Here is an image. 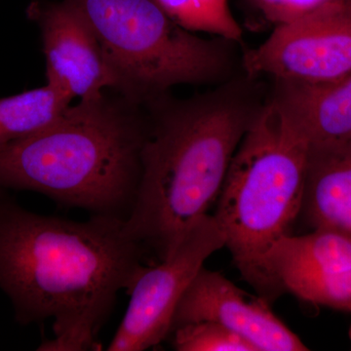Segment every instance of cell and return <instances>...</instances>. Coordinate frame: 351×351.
Wrapping results in <instances>:
<instances>
[{
  "instance_id": "obj_1",
  "label": "cell",
  "mask_w": 351,
  "mask_h": 351,
  "mask_svg": "<svg viewBox=\"0 0 351 351\" xmlns=\"http://www.w3.org/2000/svg\"><path fill=\"white\" fill-rule=\"evenodd\" d=\"M124 221L32 213L0 193V289L22 324L52 319L55 338L38 350H93L117 295L144 267Z\"/></svg>"
},
{
  "instance_id": "obj_2",
  "label": "cell",
  "mask_w": 351,
  "mask_h": 351,
  "mask_svg": "<svg viewBox=\"0 0 351 351\" xmlns=\"http://www.w3.org/2000/svg\"><path fill=\"white\" fill-rule=\"evenodd\" d=\"M246 75L211 91L145 104L141 176L124 232L161 262L218 200L233 156L263 103Z\"/></svg>"
},
{
  "instance_id": "obj_3",
  "label": "cell",
  "mask_w": 351,
  "mask_h": 351,
  "mask_svg": "<svg viewBox=\"0 0 351 351\" xmlns=\"http://www.w3.org/2000/svg\"><path fill=\"white\" fill-rule=\"evenodd\" d=\"M147 126L145 105L113 90L80 101L44 130L0 145V189L36 191L64 206L126 219Z\"/></svg>"
},
{
  "instance_id": "obj_4",
  "label": "cell",
  "mask_w": 351,
  "mask_h": 351,
  "mask_svg": "<svg viewBox=\"0 0 351 351\" xmlns=\"http://www.w3.org/2000/svg\"><path fill=\"white\" fill-rule=\"evenodd\" d=\"M309 143L265 100L237 147L213 216L242 276L262 297L279 293L265 269L269 251L301 215Z\"/></svg>"
},
{
  "instance_id": "obj_5",
  "label": "cell",
  "mask_w": 351,
  "mask_h": 351,
  "mask_svg": "<svg viewBox=\"0 0 351 351\" xmlns=\"http://www.w3.org/2000/svg\"><path fill=\"white\" fill-rule=\"evenodd\" d=\"M93 27L115 78L113 91L138 104L176 85L221 84L233 77V46L202 38L154 0H75Z\"/></svg>"
},
{
  "instance_id": "obj_6",
  "label": "cell",
  "mask_w": 351,
  "mask_h": 351,
  "mask_svg": "<svg viewBox=\"0 0 351 351\" xmlns=\"http://www.w3.org/2000/svg\"><path fill=\"white\" fill-rule=\"evenodd\" d=\"M225 246L221 226L207 214L189 228L167 258L144 265L127 290L128 308L108 350L143 351L167 338L176 307L189 284L205 261Z\"/></svg>"
},
{
  "instance_id": "obj_7",
  "label": "cell",
  "mask_w": 351,
  "mask_h": 351,
  "mask_svg": "<svg viewBox=\"0 0 351 351\" xmlns=\"http://www.w3.org/2000/svg\"><path fill=\"white\" fill-rule=\"evenodd\" d=\"M244 75L274 82L317 85L351 73V0L348 3L274 27L241 60Z\"/></svg>"
},
{
  "instance_id": "obj_8",
  "label": "cell",
  "mask_w": 351,
  "mask_h": 351,
  "mask_svg": "<svg viewBox=\"0 0 351 351\" xmlns=\"http://www.w3.org/2000/svg\"><path fill=\"white\" fill-rule=\"evenodd\" d=\"M27 16L40 29L47 82L80 101L114 90L103 46L75 0H34Z\"/></svg>"
},
{
  "instance_id": "obj_9",
  "label": "cell",
  "mask_w": 351,
  "mask_h": 351,
  "mask_svg": "<svg viewBox=\"0 0 351 351\" xmlns=\"http://www.w3.org/2000/svg\"><path fill=\"white\" fill-rule=\"evenodd\" d=\"M267 274L277 291L351 314V237L325 230L286 235L269 251Z\"/></svg>"
},
{
  "instance_id": "obj_10",
  "label": "cell",
  "mask_w": 351,
  "mask_h": 351,
  "mask_svg": "<svg viewBox=\"0 0 351 351\" xmlns=\"http://www.w3.org/2000/svg\"><path fill=\"white\" fill-rule=\"evenodd\" d=\"M199 321L218 323L257 351L308 350L272 313L265 298L249 295L219 272L204 267L176 307L171 334L182 325Z\"/></svg>"
},
{
  "instance_id": "obj_11",
  "label": "cell",
  "mask_w": 351,
  "mask_h": 351,
  "mask_svg": "<svg viewBox=\"0 0 351 351\" xmlns=\"http://www.w3.org/2000/svg\"><path fill=\"white\" fill-rule=\"evenodd\" d=\"M301 215L313 230L351 237V137L309 144Z\"/></svg>"
},
{
  "instance_id": "obj_12",
  "label": "cell",
  "mask_w": 351,
  "mask_h": 351,
  "mask_svg": "<svg viewBox=\"0 0 351 351\" xmlns=\"http://www.w3.org/2000/svg\"><path fill=\"white\" fill-rule=\"evenodd\" d=\"M270 98L309 144L351 137V73L326 84L274 82Z\"/></svg>"
},
{
  "instance_id": "obj_13",
  "label": "cell",
  "mask_w": 351,
  "mask_h": 351,
  "mask_svg": "<svg viewBox=\"0 0 351 351\" xmlns=\"http://www.w3.org/2000/svg\"><path fill=\"white\" fill-rule=\"evenodd\" d=\"M73 97L54 83L0 99V145L34 135L71 107Z\"/></svg>"
},
{
  "instance_id": "obj_14",
  "label": "cell",
  "mask_w": 351,
  "mask_h": 351,
  "mask_svg": "<svg viewBox=\"0 0 351 351\" xmlns=\"http://www.w3.org/2000/svg\"><path fill=\"white\" fill-rule=\"evenodd\" d=\"M178 351H257L253 346L218 323H189L172 332Z\"/></svg>"
},
{
  "instance_id": "obj_15",
  "label": "cell",
  "mask_w": 351,
  "mask_h": 351,
  "mask_svg": "<svg viewBox=\"0 0 351 351\" xmlns=\"http://www.w3.org/2000/svg\"><path fill=\"white\" fill-rule=\"evenodd\" d=\"M265 22L274 25L290 24L350 0H247Z\"/></svg>"
},
{
  "instance_id": "obj_16",
  "label": "cell",
  "mask_w": 351,
  "mask_h": 351,
  "mask_svg": "<svg viewBox=\"0 0 351 351\" xmlns=\"http://www.w3.org/2000/svg\"><path fill=\"white\" fill-rule=\"evenodd\" d=\"M201 32L241 43L242 29L233 17L228 0H193Z\"/></svg>"
},
{
  "instance_id": "obj_17",
  "label": "cell",
  "mask_w": 351,
  "mask_h": 351,
  "mask_svg": "<svg viewBox=\"0 0 351 351\" xmlns=\"http://www.w3.org/2000/svg\"><path fill=\"white\" fill-rule=\"evenodd\" d=\"M164 12L184 29L200 32L193 0H154Z\"/></svg>"
}]
</instances>
